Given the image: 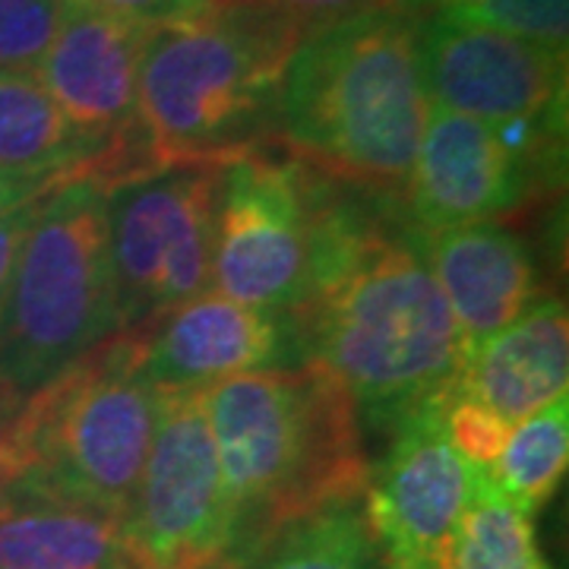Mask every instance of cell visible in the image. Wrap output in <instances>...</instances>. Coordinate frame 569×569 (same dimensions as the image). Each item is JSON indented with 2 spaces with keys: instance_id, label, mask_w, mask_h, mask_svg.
Listing matches in <instances>:
<instances>
[{
  "instance_id": "1",
  "label": "cell",
  "mask_w": 569,
  "mask_h": 569,
  "mask_svg": "<svg viewBox=\"0 0 569 569\" xmlns=\"http://www.w3.org/2000/svg\"><path fill=\"white\" fill-rule=\"evenodd\" d=\"M288 320L298 361L326 367L373 433L443 406L462 380L468 346L402 197L320 174L310 284Z\"/></svg>"
},
{
  "instance_id": "2",
  "label": "cell",
  "mask_w": 569,
  "mask_h": 569,
  "mask_svg": "<svg viewBox=\"0 0 569 569\" xmlns=\"http://www.w3.org/2000/svg\"><path fill=\"white\" fill-rule=\"evenodd\" d=\"M231 512L228 567L326 509L365 503L370 456L348 392L313 361L266 367L200 389Z\"/></svg>"
},
{
  "instance_id": "3",
  "label": "cell",
  "mask_w": 569,
  "mask_h": 569,
  "mask_svg": "<svg viewBox=\"0 0 569 569\" xmlns=\"http://www.w3.org/2000/svg\"><path fill=\"white\" fill-rule=\"evenodd\" d=\"M425 13L389 0L307 32L284 67L276 140L332 181L402 197L425 133Z\"/></svg>"
},
{
  "instance_id": "4",
  "label": "cell",
  "mask_w": 569,
  "mask_h": 569,
  "mask_svg": "<svg viewBox=\"0 0 569 569\" xmlns=\"http://www.w3.org/2000/svg\"><path fill=\"white\" fill-rule=\"evenodd\" d=\"M305 36L263 0H209L152 26L137 111L156 168L228 164L279 142V86Z\"/></svg>"
},
{
  "instance_id": "5",
  "label": "cell",
  "mask_w": 569,
  "mask_h": 569,
  "mask_svg": "<svg viewBox=\"0 0 569 569\" xmlns=\"http://www.w3.org/2000/svg\"><path fill=\"white\" fill-rule=\"evenodd\" d=\"M162 392L130 329L63 367L7 425L3 488H32L127 519L159 427ZM0 488V490H3Z\"/></svg>"
},
{
  "instance_id": "6",
  "label": "cell",
  "mask_w": 569,
  "mask_h": 569,
  "mask_svg": "<svg viewBox=\"0 0 569 569\" xmlns=\"http://www.w3.org/2000/svg\"><path fill=\"white\" fill-rule=\"evenodd\" d=\"M121 329L108 190L73 178L39 200L0 298V415Z\"/></svg>"
},
{
  "instance_id": "7",
  "label": "cell",
  "mask_w": 569,
  "mask_h": 569,
  "mask_svg": "<svg viewBox=\"0 0 569 569\" xmlns=\"http://www.w3.org/2000/svg\"><path fill=\"white\" fill-rule=\"evenodd\" d=\"M222 171L224 164H171L108 190V250L123 329L209 288Z\"/></svg>"
},
{
  "instance_id": "8",
  "label": "cell",
  "mask_w": 569,
  "mask_h": 569,
  "mask_svg": "<svg viewBox=\"0 0 569 569\" xmlns=\"http://www.w3.org/2000/svg\"><path fill=\"white\" fill-rule=\"evenodd\" d=\"M320 171L284 152L224 164L209 288L247 307L291 313L310 284Z\"/></svg>"
},
{
  "instance_id": "9",
  "label": "cell",
  "mask_w": 569,
  "mask_h": 569,
  "mask_svg": "<svg viewBox=\"0 0 569 569\" xmlns=\"http://www.w3.org/2000/svg\"><path fill=\"white\" fill-rule=\"evenodd\" d=\"M149 29L152 26L67 0L61 29L32 70L67 121L102 149L86 178L102 183L104 190L159 171L137 111Z\"/></svg>"
},
{
  "instance_id": "10",
  "label": "cell",
  "mask_w": 569,
  "mask_h": 569,
  "mask_svg": "<svg viewBox=\"0 0 569 569\" xmlns=\"http://www.w3.org/2000/svg\"><path fill=\"white\" fill-rule=\"evenodd\" d=\"M563 159L516 152L493 123L430 104L402 209L415 231L507 222L550 200Z\"/></svg>"
},
{
  "instance_id": "11",
  "label": "cell",
  "mask_w": 569,
  "mask_h": 569,
  "mask_svg": "<svg viewBox=\"0 0 569 569\" xmlns=\"http://www.w3.org/2000/svg\"><path fill=\"white\" fill-rule=\"evenodd\" d=\"M427 99L475 121H567V51L452 13H425Z\"/></svg>"
},
{
  "instance_id": "12",
  "label": "cell",
  "mask_w": 569,
  "mask_h": 569,
  "mask_svg": "<svg viewBox=\"0 0 569 569\" xmlns=\"http://www.w3.org/2000/svg\"><path fill=\"white\" fill-rule=\"evenodd\" d=\"M447 406V402H443ZM443 406H430L389 433L370 466L365 512L383 557L408 569H449L471 485V466L443 430Z\"/></svg>"
},
{
  "instance_id": "13",
  "label": "cell",
  "mask_w": 569,
  "mask_h": 569,
  "mask_svg": "<svg viewBox=\"0 0 569 569\" xmlns=\"http://www.w3.org/2000/svg\"><path fill=\"white\" fill-rule=\"evenodd\" d=\"M142 377L159 389H206L266 367L298 365L288 313L247 307L206 288L149 323L130 326Z\"/></svg>"
},
{
  "instance_id": "14",
  "label": "cell",
  "mask_w": 569,
  "mask_h": 569,
  "mask_svg": "<svg viewBox=\"0 0 569 569\" xmlns=\"http://www.w3.org/2000/svg\"><path fill=\"white\" fill-rule=\"evenodd\" d=\"M418 238L468 348L519 320L541 295L529 241L509 224H456Z\"/></svg>"
},
{
  "instance_id": "15",
  "label": "cell",
  "mask_w": 569,
  "mask_h": 569,
  "mask_svg": "<svg viewBox=\"0 0 569 569\" xmlns=\"http://www.w3.org/2000/svg\"><path fill=\"white\" fill-rule=\"evenodd\" d=\"M569 313L563 298H541L503 329L468 348L459 389L507 425H519L567 396Z\"/></svg>"
},
{
  "instance_id": "16",
  "label": "cell",
  "mask_w": 569,
  "mask_h": 569,
  "mask_svg": "<svg viewBox=\"0 0 569 569\" xmlns=\"http://www.w3.org/2000/svg\"><path fill=\"white\" fill-rule=\"evenodd\" d=\"M0 569H133L123 522L32 488L0 490Z\"/></svg>"
},
{
  "instance_id": "17",
  "label": "cell",
  "mask_w": 569,
  "mask_h": 569,
  "mask_svg": "<svg viewBox=\"0 0 569 569\" xmlns=\"http://www.w3.org/2000/svg\"><path fill=\"white\" fill-rule=\"evenodd\" d=\"M99 156L32 70H0V171L63 183L86 178Z\"/></svg>"
},
{
  "instance_id": "18",
  "label": "cell",
  "mask_w": 569,
  "mask_h": 569,
  "mask_svg": "<svg viewBox=\"0 0 569 569\" xmlns=\"http://www.w3.org/2000/svg\"><path fill=\"white\" fill-rule=\"evenodd\" d=\"M383 563L365 503H348L288 526L238 569H383Z\"/></svg>"
},
{
  "instance_id": "19",
  "label": "cell",
  "mask_w": 569,
  "mask_h": 569,
  "mask_svg": "<svg viewBox=\"0 0 569 569\" xmlns=\"http://www.w3.org/2000/svg\"><path fill=\"white\" fill-rule=\"evenodd\" d=\"M449 569H550L538 548L531 516L497 490L485 468H471Z\"/></svg>"
},
{
  "instance_id": "20",
  "label": "cell",
  "mask_w": 569,
  "mask_h": 569,
  "mask_svg": "<svg viewBox=\"0 0 569 569\" xmlns=\"http://www.w3.org/2000/svg\"><path fill=\"white\" fill-rule=\"evenodd\" d=\"M569 462V399H557L526 421L512 425L488 478L526 516L548 507Z\"/></svg>"
},
{
  "instance_id": "21",
  "label": "cell",
  "mask_w": 569,
  "mask_h": 569,
  "mask_svg": "<svg viewBox=\"0 0 569 569\" xmlns=\"http://www.w3.org/2000/svg\"><path fill=\"white\" fill-rule=\"evenodd\" d=\"M421 13H452L567 51L569 0H406Z\"/></svg>"
},
{
  "instance_id": "22",
  "label": "cell",
  "mask_w": 569,
  "mask_h": 569,
  "mask_svg": "<svg viewBox=\"0 0 569 569\" xmlns=\"http://www.w3.org/2000/svg\"><path fill=\"white\" fill-rule=\"evenodd\" d=\"M63 10L67 0H0V70H36Z\"/></svg>"
},
{
  "instance_id": "23",
  "label": "cell",
  "mask_w": 569,
  "mask_h": 569,
  "mask_svg": "<svg viewBox=\"0 0 569 569\" xmlns=\"http://www.w3.org/2000/svg\"><path fill=\"white\" fill-rule=\"evenodd\" d=\"M443 430H447L452 449L466 459L468 466L490 468L507 443L512 425H507L485 402L456 389L443 406Z\"/></svg>"
},
{
  "instance_id": "24",
  "label": "cell",
  "mask_w": 569,
  "mask_h": 569,
  "mask_svg": "<svg viewBox=\"0 0 569 569\" xmlns=\"http://www.w3.org/2000/svg\"><path fill=\"white\" fill-rule=\"evenodd\" d=\"M73 3L102 10L121 20L142 22V26H159V22L187 20V17L203 13L209 0H73Z\"/></svg>"
},
{
  "instance_id": "25",
  "label": "cell",
  "mask_w": 569,
  "mask_h": 569,
  "mask_svg": "<svg viewBox=\"0 0 569 569\" xmlns=\"http://www.w3.org/2000/svg\"><path fill=\"white\" fill-rule=\"evenodd\" d=\"M266 7L279 10L282 17L301 26L305 32H313L326 22L346 20L351 13H361L367 7H377V3H389V0H263Z\"/></svg>"
},
{
  "instance_id": "26",
  "label": "cell",
  "mask_w": 569,
  "mask_h": 569,
  "mask_svg": "<svg viewBox=\"0 0 569 569\" xmlns=\"http://www.w3.org/2000/svg\"><path fill=\"white\" fill-rule=\"evenodd\" d=\"M41 197H44V193H41ZM41 197H36L32 203L20 206V209H13V212H7V216H0V298H3V291H7L13 263H17V257H20L22 238H26L29 224L36 219V209H39Z\"/></svg>"
},
{
  "instance_id": "27",
  "label": "cell",
  "mask_w": 569,
  "mask_h": 569,
  "mask_svg": "<svg viewBox=\"0 0 569 569\" xmlns=\"http://www.w3.org/2000/svg\"><path fill=\"white\" fill-rule=\"evenodd\" d=\"M54 187H61V183L36 181V178H20V174L0 171V216H7V212H13V209H20L26 203H32L36 197L54 190Z\"/></svg>"
},
{
  "instance_id": "28",
  "label": "cell",
  "mask_w": 569,
  "mask_h": 569,
  "mask_svg": "<svg viewBox=\"0 0 569 569\" xmlns=\"http://www.w3.org/2000/svg\"><path fill=\"white\" fill-rule=\"evenodd\" d=\"M7 425H10V418L0 415V488L7 481Z\"/></svg>"
},
{
  "instance_id": "29",
  "label": "cell",
  "mask_w": 569,
  "mask_h": 569,
  "mask_svg": "<svg viewBox=\"0 0 569 569\" xmlns=\"http://www.w3.org/2000/svg\"><path fill=\"white\" fill-rule=\"evenodd\" d=\"M383 569H408V567H402V563H392V560H387V563H383Z\"/></svg>"
}]
</instances>
